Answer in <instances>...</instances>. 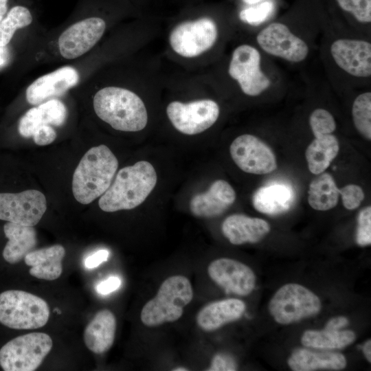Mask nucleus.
<instances>
[{
	"label": "nucleus",
	"instance_id": "6e6552de",
	"mask_svg": "<svg viewBox=\"0 0 371 371\" xmlns=\"http://www.w3.org/2000/svg\"><path fill=\"white\" fill-rule=\"evenodd\" d=\"M192 297V287L186 277L170 276L161 283L156 295L143 306L141 321L148 327L175 322L181 317L184 307Z\"/></svg>",
	"mask_w": 371,
	"mask_h": 371
},
{
	"label": "nucleus",
	"instance_id": "4be33fe9",
	"mask_svg": "<svg viewBox=\"0 0 371 371\" xmlns=\"http://www.w3.org/2000/svg\"><path fill=\"white\" fill-rule=\"evenodd\" d=\"M117 326L116 318L109 309L98 311L84 331L87 348L95 354H102L112 346Z\"/></svg>",
	"mask_w": 371,
	"mask_h": 371
},
{
	"label": "nucleus",
	"instance_id": "393cba45",
	"mask_svg": "<svg viewBox=\"0 0 371 371\" xmlns=\"http://www.w3.org/2000/svg\"><path fill=\"white\" fill-rule=\"evenodd\" d=\"M3 232L8 239L3 257L10 264H16L24 259L36 245V232L33 226L7 222Z\"/></svg>",
	"mask_w": 371,
	"mask_h": 371
},
{
	"label": "nucleus",
	"instance_id": "58836bf2",
	"mask_svg": "<svg viewBox=\"0 0 371 371\" xmlns=\"http://www.w3.org/2000/svg\"><path fill=\"white\" fill-rule=\"evenodd\" d=\"M109 252L106 249H100L89 256L85 260V266L87 269L97 267L101 263L107 260Z\"/></svg>",
	"mask_w": 371,
	"mask_h": 371
},
{
	"label": "nucleus",
	"instance_id": "c03bdc74",
	"mask_svg": "<svg viewBox=\"0 0 371 371\" xmlns=\"http://www.w3.org/2000/svg\"><path fill=\"white\" fill-rule=\"evenodd\" d=\"M131 5H132L137 11V5H139L140 0H125Z\"/></svg>",
	"mask_w": 371,
	"mask_h": 371
},
{
	"label": "nucleus",
	"instance_id": "bb28decb",
	"mask_svg": "<svg viewBox=\"0 0 371 371\" xmlns=\"http://www.w3.org/2000/svg\"><path fill=\"white\" fill-rule=\"evenodd\" d=\"M339 151V144L335 135L328 134L315 137L305 152L310 172L314 175L324 172Z\"/></svg>",
	"mask_w": 371,
	"mask_h": 371
},
{
	"label": "nucleus",
	"instance_id": "473e14b6",
	"mask_svg": "<svg viewBox=\"0 0 371 371\" xmlns=\"http://www.w3.org/2000/svg\"><path fill=\"white\" fill-rule=\"evenodd\" d=\"M339 6L359 23H370L371 0H336Z\"/></svg>",
	"mask_w": 371,
	"mask_h": 371
},
{
	"label": "nucleus",
	"instance_id": "aec40b11",
	"mask_svg": "<svg viewBox=\"0 0 371 371\" xmlns=\"http://www.w3.org/2000/svg\"><path fill=\"white\" fill-rule=\"evenodd\" d=\"M246 305L236 298H229L211 302L202 308L196 315L198 326L205 331H213L240 319Z\"/></svg>",
	"mask_w": 371,
	"mask_h": 371
},
{
	"label": "nucleus",
	"instance_id": "9d476101",
	"mask_svg": "<svg viewBox=\"0 0 371 371\" xmlns=\"http://www.w3.org/2000/svg\"><path fill=\"white\" fill-rule=\"evenodd\" d=\"M50 311L43 298L21 290L0 293V323L10 328L30 330L44 326Z\"/></svg>",
	"mask_w": 371,
	"mask_h": 371
},
{
	"label": "nucleus",
	"instance_id": "7c9ffc66",
	"mask_svg": "<svg viewBox=\"0 0 371 371\" xmlns=\"http://www.w3.org/2000/svg\"><path fill=\"white\" fill-rule=\"evenodd\" d=\"M309 125L315 137L332 134L336 129L333 115L322 108L315 109L309 117Z\"/></svg>",
	"mask_w": 371,
	"mask_h": 371
},
{
	"label": "nucleus",
	"instance_id": "2f4dec72",
	"mask_svg": "<svg viewBox=\"0 0 371 371\" xmlns=\"http://www.w3.org/2000/svg\"><path fill=\"white\" fill-rule=\"evenodd\" d=\"M271 1H265L241 10L238 14L240 21L249 25H258L269 16L273 10Z\"/></svg>",
	"mask_w": 371,
	"mask_h": 371
},
{
	"label": "nucleus",
	"instance_id": "cd10ccee",
	"mask_svg": "<svg viewBox=\"0 0 371 371\" xmlns=\"http://www.w3.org/2000/svg\"><path fill=\"white\" fill-rule=\"evenodd\" d=\"M319 175L310 183L308 202L314 210L326 211L337 205L339 189L330 174L322 172Z\"/></svg>",
	"mask_w": 371,
	"mask_h": 371
},
{
	"label": "nucleus",
	"instance_id": "f03ea898",
	"mask_svg": "<svg viewBox=\"0 0 371 371\" xmlns=\"http://www.w3.org/2000/svg\"><path fill=\"white\" fill-rule=\"evenodd\" d=\"M141 16L125 0H78L65 23L55 30L38 34L31 43L30 64L81 58L126 19Z\"/></svg>",
	"mask_w": 371,
	"mask_h": 371
},
{
	"label": "nucleus",
	"instance_id": "20e7f679",
	"mask_svg": "<svg viewBox=\"0 0 371 371\" xmlns=\"http://www.w3.org/2000/svg\"><path fill=\"white\" fill-rule=\"evenodd\" d=\"M183 71L190 95L185 99L166 79L164 71V85L178 95L162 85L165 91L174 95L166 104L165 113L169 123L179 133L199 135L216 124L221 108L218 102L207 95L214 85L210 76L205 71Z\"/></svg>",
	"mask_w": 371,
	"mask_h": 371
},
{
	"label": "nucleus",
	"instance_id": "f3484780",
	"mask_svg": "<svg viewBox=\"0 0 371 371\" xmlns=\"http://www.w3.org/2000/svg\"><path fill=\"white\" fill-rule=\"evenodd\" d=\"M210 278L227 293L245 296L252 292L256 276L246 265L227 258L212 261L207 267Z\"/></svg>",
	"mask_w": 371,
	"mask_h": 371
},
{
	"label": "nucleus",
	"instance_id": "37998d69",
	"mask_svg": "<svg viewBox=\"0 0 371 371\" xmlns=\"http://www.w3.org/2000/svg\"><path fill=\"white\" fill-rule=\"evenodd\" d=\"M245 4L249 5H254L259 3L262 0H242Z\"/></svg>",
	"mask_w": 371,
	"mask_h": 371
},
{
	"label": "nucleus",
	"instance_id": "2eb2a0df",
	"mask_svg": "<svg viewBox=\"0 0 371 371\" xmlns=\"http://www.w3.org/2000/svg\"><path fill=\"white\" fill-rule=\"evenodd\" d=\"M47 210L45 195L36 190L0 193V220L34 226Z\"/></svg>",
	"mask_w": 371,
	"mask_h": 371
},
{
	"label": "nucleus",
	"instance_id": "a211bd4d",
	"mask_svg": "<svg viewBox=\"0 0 371 371\" xmlns=\"http://www.w3.org/2000/svg\"><path fill=\"white\" fill-rule=\"evenodd\" d=\"M236 192L227 181L218 179L209 189L194 195L190 202L193 215L202 218H212L222 214L235 201Z\"/></svg>",
	"mask_w": 371,
	"mask_h": 371
},
{
	"label": "nucleus",
	"instance_id": "5701e85b",
	"mask_svg": "<svg viewBox=\"0 0 371 371\" xmlns=\"http://www.w3.org/2000/svg\"><path fill=\"white\" fill-rule=\"evenodd\" d=\"M65 249L61 245H54L28 253L24 258L25 264L30 267V274L38 279L54 280L63 272L62 260Z\"/></svg>",
	"mask_w": 371,
	"mask_h": 371
},
{
	"label": "nucleus",
	"instance_id": "7ed1b4c3",
	"mask_svg": "<svg viewBox=\"0 0 371 371\" xmlns=\"http://www.w3.org/2000/svg\"><path fill=\"white\" fill-rule=\"evenodd\" d=\"M196 8L171 19L161 33L163 59L188 71H202L215 63L227 34L210 12Z\"/></svg>",
	"mask_w": 371,
	"mask_h": 371
},
{
	"label": "nucleus",
	"instance_id": "f704fd0d",
	"mask_svg": "<svg viewBox=\"0 0 371 371\" xmlns=\"http://www.w3.org/2000/svg\"><path fill=\"white\" fill-rule=\"evenodd\" d=\"M339 194L344 207L349 210L357 208L364 199L362 188L355 184H349L339 189Z\"/></svg>",
	"mask_w": 371,
	"mask_h": 371
},
{
	"label": "nucleus",
	"instance_id": "b1692460",
	"mask_svg": "<svg viewBox=\"0 0 371 371\" xmlns=\"http://www.w3.org/2000/svg\"><path fill=\"white\" fill-rule=\"evenodd\" d=\"M38 25L32 1L16 2L0 23V46L7 47L18 30L35 29Z\"/></svg>",
	"mask_w": 371,
	"mask_h": 371
},
{
	"label": "nucleus",
	"instance_id": "4468645a",
	"mask_svg": "<svg viewBox=\"0 0 371 371\" xmlns=\"http://www.w3.org/2000/svg\"><path fill=\"white\" fill-rule=\"evenodd\" d=\"M256 39L263 51L289 62L300 63L308 55L306 43L282 23L275 22L266 26L258 33Z\"/></svg>",
	"mask_w": 371,
	"mask_h": 371
},
{
	"label": "nucleus",
	"instance_id": "423d86ee",
	"mask_svg": "<svg viewBox=\"0 0 371 371\" xmlns=\"http://www.w3.org/2000/svg\"><path fill=\"white\" fill-rule=\"evenodd\" d=\"M156 171L146 161L120 169L114 181L100 196L98 205L106 212L131 210L141 205L154 189Z\"/></svg>",
	"mask_w": 371,
	"mask_h": 371
},
{
	"label": "nucleus",
	"instance_id": "c9c22d12",
	"mask_svg": "<svg viewBox=\"0 0 371 371\" xmlns=\"http://www.w3.org/2000/svg\"><path fill=\"white\" fill-rule=\"evenodd\" d=\"M55 128L47 124L38 126L32 136L34 143L39 146H45L52 143L57 137Z\"/></svg>",
	"mask_w": 371,
	"mask_h": 371
},
{
	"label": "nucleus",
	"instance_id": "39448f33",
	"mask_svg": "<svg viewBox=\"0 0 371 371\" xmlns=\"http://www.w3.org/2000/svg\"><path fill=\"white\" fill-rule=\"evenodd\" d=\"M102 66L98 53L91 51L81 58L64 64L34 79L24 91L25 100L33 106L52 98L65 96Z\"/></svg>",
	"mask_w": 371,
	"mask_h": 371
},
{
	"label": "nucleus",
	"instance_id": "4c0bfd02",
	"mask_svg": "<svg viewBox=\"0 0 371 371\" xmlns=\"http://www.w3.org/2000/svg\"><path fill=\"white\" fill-rule=\"evenodd\" d=\"M121 284L120 279L117 276H111L102 281L96 286V291L101 295H107L117 290Z\"/></svg>",
	"mask_w": 371,
	"mask_h": 371
},
{
	"label": "nucleus",
	"instance_id": "79ce46f5",
	"mask_svg": "<svg viewBox=\"0 0 371 371\" xmlns=\"http://www.w3.org/2000/svg\"><path fill=\"white\" fill-rule=\"evenodd\" d=\"M363 352L369 362H371V341L368 340L363 346Z\"/></svg>",
	"mask_w": 371,
	"mask_h": 371
},
{
	"label": "nucleus",
	"instance_id": "ddd939ff",
	"mask_svg": "<svg viewBox=\"0 0 371 371\" xmlns=\"http://www.w3.org/2000/svg\"><path fill=\"white\" fill-rule=\"evenodd\" d=\"M231 157L243 171L254 175H266L277 168L276 156L271 148L256 136H238L229 147Z\"/></svg>",
	"mask_w": 371,
	"mask_h": 371
},
{
	"label": "nucleus",
	"instance_id": "6ab92c4d",
	"mask_svg": "<svg viewBox=\"0 0 371 371\" xmlns=\"http://www.w3.org/2000/svg\"><path fill=\"white\" fill-rule=\"evenodd\" d=\"M221 229L232 244L239 245L259 242L270 232V225L262 218L235 214L224 220Z\"/></svg>",
	"mask_w": 371,
	"mask_h": 371
},
{
	"label": "nucleus",
	"instance_id": "dca6fc26",
	"mask_svg": "<svg viewBox=\"0 0 371 371\" xmlns=\"http://www.w3.org/2000/svg\"><path fill=\"white\" fill-rule=\"evenodd\" d=\"M335 64L346 73L356 78L371 76V43L348 38L335 40L330 47Z\"/></svg>",
	"mask_w": 371,
	"mask_h": 371
},
{
	"label": "nucleus",
	"instance_id": "e433bc0d",
	"mask_svg": "<svg viewBox=\"0 0 371 371\" xmlns=\"http://www.w3.org/2000/svg\"><path fill=\"white\" fill-rule=\"evenodd\" d=\"M237 370V363L230 355L217 353L212 361L208 371H234Z\"/></svg>",
	"mask_w": 371,
	"mask_h": 371
},
{
	"label": "nucleus",
	"instance_id": "f8f14e48",
	"mask_svg": "<svg viewBox=\"0 0 371 371\" xmlns=\"http://www.w3.org/2000/svg\"><path fill=\"white\" fill-rule=\"evenodd\" d=\"M319 298L298 284L280 287L271 299L269 311L275 321L289 324L317 315L321 309Z\"/></svg>",
	"mask_w": 371,
	"mask_h": 371
},
{
	"label": "nucleus",
	"instance_id": "412c9836",
	"mask_svg": "<svg viewBox=\"0 0 371 371\" xmlns=\"http://www.w3.org/2000/svg\"><path fill=\"white\" fill-rule=\"evenodd\" d=\"M295 199V191L290 185L273 183L259 188L253 194L252 204L257 211L275 216L290 210Z\"/></svg>",
	"mask_w": 371,
	"mask_h": 371
},
{
	"label": "nucleus",
	"instance_id": "f257e3e1",
	"mask_svg": "<svg viewBox=\"0 0 371 371\" xmlns=\"http://www.w3.org/2000/svg\"><path fill=\"white\" fill-rule=\"evenodd\" d=\"M148 47L108 63L78 87L91 91L95 115L115 131L145 129L149 115L144 95L162 90L164 60Z\"/></svg>",
	"mask_w": 371,
	"mask_h": 371
},
{
	"label": "nucleus",
	"instance_id": "a18cd8bd",
	"mask_svg": "<svg viewBox=\"0 0 371 371\" xmlns=\"http://www.w3.org/2000/svg\"><path fill=\"white\" fill-rule=\"evenodd\" d=\"M172 370L173 371H187L188 370L183 367H179V368H174Z\"/></svg>",
	"mask_w": 371,
	"mask_h": 371
},
{
	"label": "nucleus",
	"instance_id": "a878e982",
	"mask_svg": "<svg viewBox=\"0 0 371 371\" xmlns=\"http://www.w3.org/2000/svg\"><path fill=\"white\" fill-rule=\"evenodd\" d=\"M288 365L294 371L340 370L346 367V359L338 352L299 348L291 354L288 359Z\"/></svg>",
	"mask_w": 371,
	"mask_h": 371
},
{
	"label": "nucleus",
	"instance_id": "9b49d317",
	"mask_svg": "<svg viewBox=\"0 0 371 371\" xmlns=\"http://www.w3.org/2000/svg\"><path fill=\"white\" fill-rule=\"evenodd\" d=\"M53 346L50 336L30 333L14 338L0 349V366L4 371H34Z\"/></svg>",
	"mask_w": 371,
	"mask_h": 371
},
{
	"label": "nucleus",
	"instance_id": "ea45409f",
	"mask_svg": "<svg viewBox=\"0 0 371 371\" xmlns=\"http://www.w3.org/2000/svg\"><path fill=\"white\" fill-rule=\"evenodd\" d=\"M348 319L346 317L339 316L330 319L327 322L325 328L331 330H340L343 327L348 325Z\"/></svg>",
	"mask_w": 371,
	"mask_h": 371
},
{
	"label": "nucleus",
	"instance_id": "72a5a7b5",
	"mask_svg": "<svg viewBox=\"0 0 371 371\" xmlns=\"http://www.w3.org/2000/svg\"><path fill=\"white\" fill-rule=\"evenodd\" d=\"M356 242L361 247L371 244V207L362 209L357 217Z\"/></svg>",
	"mask_w": 371,
	"mask_h": 371
},
{
	"label": "nucleus",
	"instance_id": "c85d7f7f",
	"mask_svg": "<svg viewBox=\"0 0 371 371\" xmlns=\"http://www.w3.org/2000/svg\"><path fill=\"white\" fill-rule=\"evenodd\" d=\"M356 339V334L352 330H340L324 328L322 330H308L301 338L302 344L309 348L317 349H341Z\"/></svg>",
	"mask_w": 371,
	"mask_h": 371
},
{
	"label": "nucleus",
	"instance_id": "a19ab883",
	"mask_svg": "<svg viewBox=\"0 0 371 371\" xmlns=\"http://www.w3.org/2000/svg\"><path fill=\"white\" fill-rule=\"evenodd\" d=\"M10 58V53L8 46H0V68L5 66L8 63Z\"/></svg>",
	"mask_w": 371,
	"mask_h": 371
},
{
	"label": "nucleus",
	"instance_id": "c756f323",
	"mask_svg": "<svg viewBox=\"0 0 371 371\" xmlns=\"http://www.w3.org/2000/svg\"><path fill=\"white\" fill-rule=\"evenodd\" d=\"M352 116L357 131L371 139V93L364 92L356 97L352 107Z\"/></svg>",
	"mask_w": 371,
	"mask_h": 371
},
{
	"label": "nucleus",
	"instance_id": "0eeeda50",
	"mask_svg": "<svg viewBox=\"0 0 371 371\" xmlns=\"http://www.w3.org/2000/svg\"><path fill=\"white\" fill-rule=\"evenodd\" d=\"M118 168V161L105 145L90 148L82 157L72 179L74 198L89 204L101 196L111 184Z\"/></svg>",
	"mask_w": 371,
	"mask_h": 371
},
{
	"label": "nucleus",
	"instance_id": "1a4fd4ad",
	"mask_svg": "<svg viewBox=\"0 0 371 371\" xmlns=\"http://www.w3.org/2000/svg\"><path fill=\"white\" fill-rule=\"evenodd\" d=\"M223 73L232 87L249 97L260 95L271 84L261 69L260 52L248 43H240L234 47L223 66Z\"/></svg>",
	"mask_w": 371,
	"mask_h": 371
}]
</instances>
